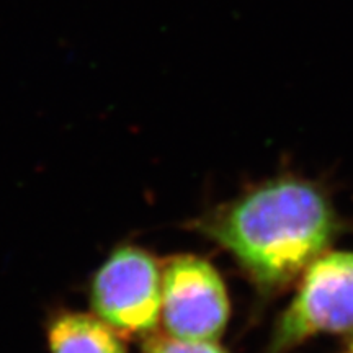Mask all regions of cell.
<instances>
[{
	"instance_id": "obj_1",
	"label": "cell",
	"mask_w": 353,
	"mask_h": 353,
	"mask_svg": "<svg viewBox=\"0 0 353 353\" xmlns=\"http://www.w3.org/2000/svg\"><path fill=\"white\" fill-rule=\"evenodd\" d=\"M203 231L231 252L260 288L272 291L325 254L337 218L316 185L280 179L214 211L203 221Z\"/></svg>"
},
{
	"instance_id": "obj_2",
	"label": "cell",
	"mask_w": 353,
	"mask_h": 353,
	"mask_svg": "<svg viewBox=\"0 0 353 353\" xmlns=\"http://www.w3.org/2000/svg\"><path fill=\"white\" fill-rule=\"evenodd\" d=\"M353 330V252H329L303 273L265 353H288L317 334Z\"/></svg>"
},
{
	"instance_id": "obj_3",
	"label": "cell",
	"mask_w": 353,
	"mask_h": 353,
	"mask_svg": "<svg viewBox=\"0 0 353 353\" xmlns=\"http://www.w3.org/2000/svg\"><path fill=\"white\" fill-rule=\"evenodd\" d=\"M92 307L114 332H152L161 317V270L138 247L114 250L92 283Z\"/></svg>"
},
{
	"instance_id": "obj_4",
	"label": "cell",
	"mask_w": 353,
	"mask_h": 353,
	"mask_svg": "<svg viewBox=\"0 0 353 353\" xmlns=\"http://www.w3.org/2000/svg\"><path fill=\"white\" fill-rule=\"evenodd\" d=\"M161 316L172 337L216 341L228 324L229 298L213 265L195 255L170 259L161 272Z\"/></svg>"
},
{
	"instance_id": "obj_5",
	"label": "cell",
	"mask_w": 353,
	"mask_h": 353,
	"mask_svg": "<svg viewBox=\"0 0 353 353\" xmlns=\"http://www.w3.org/2000/svg\"><path fill=\"white\" fill-rule=\"evenodd\" d=\"M51 353H126L118 334L100 317L68 312L50 327Z\"/></svg>"
},
{
	"instance_id": "obj_6",
	"label": "cell",
	"mask_w": 353,
	"mask_h": 353,
	"mask_svg": "<svg viewBox=\"0 0 353 353\" xmlns=\"http://www.w3.org/2000/svg\"><path fill=\"white\" fill-rule=\"evenodd\" d=\"M145 353H226L216 341H183L172 335H157L145 343Z\"/></svg>"
},
{
	"instance_id": "obj_7",
	"label": "cell",
	"mask_w": 353,
	"mask_h": 353,
	"mask_svg": "<svg viewBox=\"0 0 353 353\" xmlns=\"http://www.w3.org/2000/svg\"><path fill=\"white\" fill-rule=\"evenodd\" d=\"M350 353H353V342H352V345H350Z\"/></svg>"
}]
</instances>
